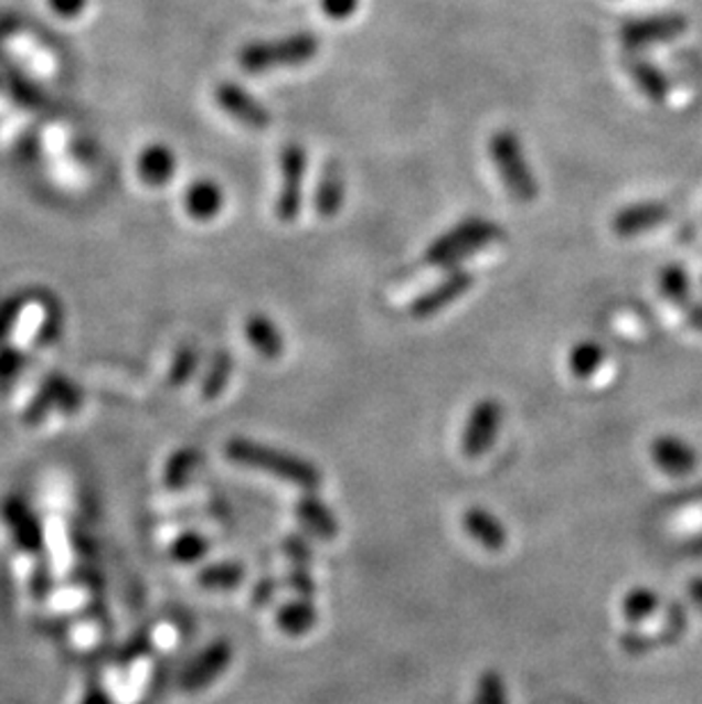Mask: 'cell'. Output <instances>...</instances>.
Listing matches in <instances>:
<instances>
[{
  "mask_svg": "<svg viewBox=\"0 0 702 704\" xmlns=\"http://www.w3.org/2000/svg\"><path fill=\"white\" fill-rule=\"evenodd\" d=\"M689 19L678 12L669 14H655L644 19H631L620 28V44L629 53H639L648 46L673 42L687 32Z\"/></svg>",
  "mask_w": 702,
  "mask_h": 704,
  "instance_id": "cell-6",
  "label": "cell"
},
{
  "mask_svg": "<svg viewBox=\"0 0 702 704\" xmlns=\"http://www.w3.org/2000/svg\"><path fill=\"white\" fill-rule=\"evenodd\" d=\"M502 237L504 231L500 224L483 217H468L436 237L427 249L425 260L438 269H454Z\"/></svg>",
  "mask_w": 702,
  "mask_h": 704,
  "instance_id": "cell-2",
  "label": "cell"
},
{
  "mask_svg": "<svg viewBox=\"0 0 702 704\" xmlns=\"http://www.w3.org/2000/svg\"><path fill=\"white\" fill-rule=\"evenodd\" d=\"M477 704H509L504 680L496 671H486L477 680Z\"/></svg>",
  "mask_w": 702,
  "mask_h": 704,
  "instance_id": "cell-28",
  "label": "cell"
},
{
  "mask_svg": "<svg viewBox=\"0 0 702 704\" xmlns=\"http://www.w3.org/2000/svg\"><path fill=\"white\" fill-rule=\"evenodd\" d=\"M472 284H475V278H472V274L468 269L454 267V269H449L445 274L443 280H438V284L429 292L419 295L411 303V314L415 317V320H429V317L443 312L456 299H461L464 295H468Z\"/></svg>",
  "mask_w": 702,
  "mask_h": 704,
  "instance_id": "cell-8",
  "label": "cell"
},
{
  "mask_svg": "<svg viewBox=\"0 0 702 704\" xmlns=\"http://www.w3.org/2000/svg\"><path fill=\"white\" fill-rule=\"evenodd\" d=\"M605 363V351L600 344L595 342H579L571 349L568 354V367L571 372L577 376V378H588L593 376L595 372H598V367Z\"/></svg>",
  "mask_w": 702,
  "mask_h": 704,
  "instance_id": "cell-25",
  "label": "cell"
},
{
  "mask_svg": "<svg viewBox=\"0 0 702 704\" xmlns=\"http://www.w3.org/2000/svg\"><path fill=\"white\" fill-rule=\"evenodd\" d=\"M210 552V538L199 534V532H185L179 538H176L169 547V556L176 563H183V566H190V563L203 561Z\"/></svg>",
  "mask_w": 702,
  "mask_h": 704,
  "instance_id": "cell-26",
  "label": "cell"
},
{
  "mask_svg": "<svg viewBox=\"0 0 702 704\" xmlns=\"http://www.w3.org/2000/svg\"><path fill=\"white\" fill-rule=\"evenodd\" d=\"M464 526L468 536L488 552H502L509 543L504 524L486 509H479V506L468 509L464 513Z\"/></svg>",
  "mask_w": 702,
  "mask_h": 704,
  "instance_id": "cell-16",
  "label": "cell"
},
{
  "mask_svg": "<svg viewBox=\"0 0 702 704\" xmlns=\"http://www.w3.org/2000/svg\"><path fill=\"white\" fill-rule=\"evenodd\" d=\"M288 586L295 590L297 597H306V600H312L318 595V582L312 579L310 566H292V570L288 573Z\"/></svg>",
  "mask_w": 702,
  "mask_h": 704,
  "instance_id": "cell-30",
  "label": "cell"
},
{
  "mask_svg": "<svg viewBox=\"0 0 702 704\" xmlns=\"http://www.w3.org/2000/svg\"><path fill=\"white\" fill-rule=\"evenodd\" d=\"M308 169V156L301 145H288L280 151V192L274 203L276 220L284 224H292L299 220L304 207V181Z\"/></svg>",
  "mask_w": 702,
  "mask_h": 704,
  "instance_id": "cell-5",
  "label": "cell"
},
{
  "mask_svg": "<svg viewBox=\"0 0 702 704\" xmlns=\"http://www.w3.org/2000/svg\"><path fill=\"white\" fill-rule=\"evenodd\" d=\"M199 463H201V456L192 447L173 451L164 463V486L169 490H183L196 474Z\"/></svg>",
  "mask_w": 702,
  "mask_h": 704,
  "instance_id": "cell-21",
  "label": "cell"
},
{
  "mask_svg": "<svg viewBox=\"0 0 702 704\" xmlns=\"http://www.w3.org/2000/svg\"><path fill=\"white\" fill-rule=\"evenodd\" d=\"M53 6L62 17H76L85 8V0H53Z\"/></svg>",
  "mask_w": 702,
  "mask_h": 704,
  "instance_id": "cell-33",
  "label": "cell"
},
{
  "mask_svg": "<svg viewBox=\"0 0 702 704\" xmlns=\"http://www.w3.org/2000/svg\"><path fill=\"white\" fill-rule=\"evenodd\" d=\"M233 661V648L228 641H215L210 643L185 671L183 675V689L190 693H199L208 689L215 680H220Z\"/></svg>",
  "mask_w": 702,
  "mask_h": 704,
  "instance_id": "cell-10",
  "label": "cell"
},
{
  "mask_svg": "<svg viewBox=\"0 0 702 704\" xmlns=\"http://www.w3.org/2000/svg\"><path fill=\"white\" fill-rule=\"evenodd\" d=\"M502 419H504V408L493 397L479 399L472 406L464 436H461V451L466 459H481V456L493 447L502 429Z\"/></svg>",
  "mask_w": 702,
  "mask_h": 704,
  "instance_id": "cell-7",
  "label": "cell"
},
{
  "mask_svg": "<svg viewBox=\"0 0 702 704\" xmlns=\"http://www.w3.org/2000/svg\"><path fill=\"white\" fill-rule=\"evenodd\" d=\"M199 367V351L192 344H185L179 349V354L173 356V363L169 367V385L171 388H181L185 385Z\"/></svg>",
  "mask_w": 702,
  "mask_h": 704,
  "instance_id": "cell-27",
  "label": "cell"
},
{
  "mask_svg": "<svg viewBox=\"0 0 702 704\" xmlns=\"http://www.w3.org/2000/svg\"><path fill=\"white\" fill-rule=\"evenodd\" d=\"M625 72L629 74L631 81H635V85L648 100L663 103L666 98H669L671 81L650 60L641 57L639 53H629L625 60Z\"/></svg>",
  "mask_w": 702,
  "mask_h": 704,
  "instance_id": "cell-14",
  "label": "cell"
},
{
  "mask_svg": "<svg viewBox=\"0 0 702 704\" xmlns=\"http://www.w3.org/2000/svg\"><path fill=\"white\" fill-rule=\"evenodd\" d=\"M659 292L669 299L678 310L684 312L687 322L702 333V303L691 299V284L682 267L669 265L659 274Z\"/></svg>",
  "mask_w": 702,
  "mask_h": 704,
  "instance_id": "cell-12",
  "label": "cell"
},
{
  "mask_svg": "<svg viewBox=\"0 0 702 704\" xmlns=\"http://www.w3.org/2000/svg\"><path fill=\"white\" fill-rule=\"evenodd\" d=\"M655 461L659 468H663L666 472H673V474H682V472H689L691 466H693V454L678 440H671V438H663V440H657L655 445Z\"/></svg>",
  "mask_w": 702,
  "mask_h": 704,
  "instance_id": "cell-24",
  "label": "cell"
},
{
  "mask_svg": "<svg viewBox=\"0 0 702 704\" xmlns=\"http://www.w3.org/2000/svg\"><path fill=\"white\" fill-rule=\"evenodd\" d=\"M224 451L233 463L299 486L304 492H318L322 486L320 468L286 449H276L249 438H231Z\"/></svg>",
  "mask_w": 702,
  "mask_h": 704,
  "instance_id": "cell-1",
  "label": "cell"
},
{
  "mask_svg": "<svg viewBox=\"0 0 702 704\" xmlns=\"http://www.w3.org/2000/svg\"><path fill=\"white\" fill-rule=\"evenodd\" d=\"M220 108L237 124L249 130H265L272 124V115L265 105L237 83H220L215 89Z\"/></svg>",
  "mask_w": 702,
  "mask_h": 704,
  "instance_id": "cell-9",
  "label": "cell"
},
{
  "mask_svg": "<svg viewBox=\"0 0 702 704\" xmlns=\"http://www.w3.org/2000/svg\"><path fill=\"white\" fill-rule=\"evenodd\" d=\"M318 607L312 605V600H306V597H297L292 602L280 605L276 609V627L288 633V637H304L315 625H318Z\"/></svg>",
  "mask_w": 702,
  "mask_h": 704,
  "instance_id": "cell-19",
  "label": "cell"
},
{
  "mask_svg": "<svg viewBox=\"0 0 702 704\" xmlns=\"http://www.w3.org/2000/svg\"><path fill=\"white\" fill-rule=\"evenodd\" d=\"M233 374V359L228 351H217L210 361L203 381H201V397L205 402H215L222 397V393L228 388V381Z\"/></svg>",
  "mask_w": 702,
  "mask_h": 704,
  "instance_id": "cell-23",
  "label": "cell"
},
{
  "mask_svg": "<svg viewBox=\"0 0 702 704\" xmlns=\"http://www.w3.org/2000/svg\"><path fill=\"white\" fill-rule=\"evenodd\" d=\"M244 570L242 563L237 561H220V563H210V566L201 568L196 575L199 586L210 588V590H231L237 588L244 582Z\"/></svg>",
  "mask_w": 702,
  "mask_h": 704,
  "instance_id": "cell-22",
  "label": "cell"
},
{
  "mask_svg": "<svg viewBox=\"0 0 702 704\" xmlns=\"http://www.w3.org/2000/svg\"><path fill=\"white\" fill-rule=\"evenodd\" d=\"M284 554L290 558L292 566H310L315 558V550L301 534H288L284 538Z\"/></svg>",
  "mask_w": 702,
  "mask_h": 704,
  "instance_id": "cell-29",
  "label": "cell"
},
{
  "mask_svg": "<svg viewBox=\"0 0 702 704\" xmlns=\"http://www.w3.org/2000/svg\"><path fill=\"white\" fill-rule=\"evenodd\" d=\"M669 220H671L669 205L659 201H644V203H635L618 210L616 217L611 220V228L618 237H637Z\"/></svg>",
  "mask_w": 702,
  "mask_h": 704,
  "instance_id": "cell-11",
  "label": "cell"
},
{
  "mask_svg": "<svg viewBox=\"0 0 702 704\" xmlns=\"http://www.w3.org/2000/svg\"><path fill=\"white\" fill-rule=\"evenodd\" d=\"M224 207V192L215 181H196L185 192V210L196 222H210Z\"/></svg>",
  "mask_w": 702,
  "mask_h": 704,
  "instance_id": "cell-18",
  "label": "cell"
},
{
  "mask_svg": "<svg viewBox=\"0 0 702 704\" xmlns=\"http://www.w3.org/2000/svg\"><path fill=\"white\" fill-rule=\"evenodd\" d=\"M488 153H490V160H493L496 169L500 171V179H502L504 188L509 190V194L518 203H532L539 196L536 175H534L530 162H526L522 142L515 132L498 130V132L490 135Z\"/></svg>",
  "mask_w": 702,
  "mask_h": 704,
  "instance_id": "cell-4",
  "label": "cell"
},
{
  "mask_svg": "<svg viewBox=\"0 0 702 704\" xmlns=\"http://www.w3.org/2000/svg\"><path fill=\"white\" fill-rule=\"evenodd\" d=\"M137 169H139V175H142V181L147 185L162 188L173 179L176 156L164 145H151L149 149L142 151V156H139Z\"/></svg>",
  "mask_w": 702,
  "mask_h": 704,
  "instance_id": "cell-20",
  "label": "cell"
},
{
  "mask_svg": "<svg viewBox=\"0 0 702 704\" xmlns=\"http://www.w3.org/2000/svg\"><path fill=\"white\" fill-rule=\"evenodd\" d=\"M361 0H320L322 12L333 21H344L359 10Z\"/></svg>",
  "mask_w": 702,
  "mask_h": 704,
  "instance_id": "cell-31",
  "label": "cell"
},
{
  "mask_svg": "<svg viewBox=\"0 0 702 704\" xmlns=\"http://www.w3.org/2000/svg\"><path fill=\"white\" fill-rule=\"evenodd\" d=\"M344 171L340 162L329 160L320 173L318 190H315V210L322 220H333L344 205Z\"/></svg>",
  "mask_w": 702,
  "mask_h": 704,
  "instance_id": "cell-15",
  "label": "cell"
},
{
  "mask_svg": "<svg viewBox=\"0 0 702 704\" xmlns=\"http://www.w3.org/2000/svg\"><path fill=\"white\" fill-rule=\"evenodd\" d=\"M320 53V40L310 32H295L280 40L242 46L237 62L247 74H269L280 66H299Z\"/></svg>",
  "mask_w": 702,
  "mask_h": 704,
  "instance_id": "cell-3",
  "label": "cell"
},
{
  "mask_svg": "<svg viewBox=\"0 0 702 704\" xmlns=\"http://www.w3.org/2000/svg\"><path fill=\"white\" fill-rule=\"evenodd\" d=\"M278 593V582L274 577H263L252 593V602L254 607H267L274 602V597Z\"/></svg>",
  "mask_w": 702,
  "mask_h": 704,
  "instance_id": "cell-32",
  "label": "cell"
},
{
  "mask_svg": "<svg viewBox=\"0 0 702 704\" xmlns=\"http://www.w3.org/2000/svg\"><path fill=\"white\" fill-rule=\"evenodd\" d=\"M295 515L304 530L315 538L333 541L340 534L338 515L327 506L322 498H318V492H304L295 504Z\"/></svg>",
  "mask_w": 702,
  "mask_h": 704,
  "instance_id": "cell-13",
  "label": "cell"
},
{
  "mask_svg": "<svg viewBox=\"0 0 702 704\" xmlns=\"http://www.w3.org/2000/svg\"><path fill=\"white\" fill-rule=\"evenodd\" d=\"M244 333H247L249 344L258 351L263 359L276 361V359L284 356L286 338L267 314H252L247 324H244Z\"/></svg>",
  "mask_w": 702,
  "mask_h": 704,
  "instance_id": "cell-17",
  "label": "cell"
}]
</instances>
